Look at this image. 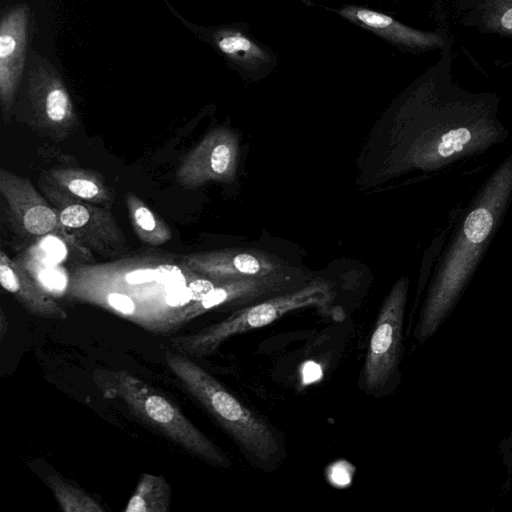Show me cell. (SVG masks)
Segmentation results:
<instances>
[{"label":"cell","instance_id":"cell-1","mask_svg":"<svg viewBox=\"0 0 512 512\" xmlns=\"http://www.w3.org/2000/svg\"><path fill=\"white\" fill-rule=\"evenodd\" d=\"M216 285L173 254L145 252L76 264L63 293L70 301L100 307L152 333H168L183 326L186 307Z\"/></svg>","mask_w":512,"mask_h":512},{"label":"cell","instance_id":"cell-2","mask_svg":"<svg viewBox=\"0 0 512 512\" xmlns=\"http://www.w3.org/2000/svg\"><path fill=\"white\" fill-rule=\"evenodd\" d=\"M402 107L414 128L406 161L426 171L482 154L508 137L495 97L462 91L430 73L408 90Z\"/></svg>","mask_w":512,"mask_h":512},{"label":"cell","instance_id":"cell-3","mask_svg":"<svg viewBox=\"0 0 512 512\" xmlns=\"http://www.w3.org/2000/svg\"><path fill=\"white\" fill-rule=\"evenodd\" d=\"M512 201V154L480 187L435 270L412 336L427 342L450 316L488 249Z\"/></svg>","mask_w":512,"mask_h":512},{"label":"cell","instance_id":"cell-4","mask_svg":"<svg viewBox=\"0 0 512 512\" xmlns=\"http://www.w3.org/2000/svg\"><path fill=\"white\" fill-rule=\"evenodd\" d=\"M165 361L186 390L235 442L250 465L272 472L283 464L287 454L280 430L247 407L187 355L168 350Z\"/></svg>","mask_w":512,"mask_h":512},{"label":"cell","instance_id":"cell-5","mask_svg":"<svg viewBox=\"0 0 512 512\" xmlns=\"http://www.w3.org/2000/svg\"><path fill=\"white\" fill-rule=\"evenodd\" d=\"M334 297L333 285L315 280L294 290L273 295L246 306L220 322L189 335L172 337L175 351L193 357L214 353L227 339L265 327L292 311L308 307H326Z\"/></svg>","mask_w":512,"mask_h":512},{"label":"cell","instance_id":"cell-6","mask_svg":"<svg viewBox=\"0 0 512 512\" xmlns=\"http://www.w3.org/2000/svg\"><path fill=\"white\" fill-rule=\"evenodd\" d=\"M105 393L120 397L147 424L211 465L228 468V456L199 430L169 399L124 370L114 371L103 385Z\"/></svg>","mask_w":512,"mask_h":512},{"label":"cell","instance_id":"cell-7","mask_svg":"<svg viewBox=\"0 0 512 512\" xmlns=\"http://www.w3.org/2000/svg\"><path fill=\"white\" fill-rule=\"evenodd\" d=\"M408 287L406 277L395 282L378 311L369 339L360 386L375 399L393 394L402 379Z\"/></svg>","mask_w":512,"mask_h":512},{"label":"cell","instance_id":"cell-8","mask_svg":"<svg viewBox=\"0 0 512 512\" xmlns=\"http://www.w3.org/2000/svg\"><path fill=\"white\" fill-rule=\"evenodd\" d=\"M43 195L56 209L66 231L89 253L104 258L123 256L128 245L110 207L78 199L50 183L39 181Z\"/></svg>","mask_w":512,"mask_h":512},{"label":"cell","instance_id":"cell-9","mask_svg":"<svg viewBox=\"0 0 512 512\" xmlns=\"http://www.w3.org/2000/svg\"><path fill=\"white\" fill-rule=\"evenodd\" d=\"M0 194L22 234L31 238L57 237L83 258L91 259V253L66 231L56 209L28 178L1 167Z\"/></svg>","mask_w":512,"mask_h":512},{"label":"cell","instance_id":"cell-10","mask_svg":"<svg viewBox=\"0 0 512 512\" xmlns=\"http://www.w3.org/2000/svg\"><path fill=\"white\" fill-rule=\"evenodd\" d=\"M238 138L225 127H219L202 138L181 160L175 174L185 189H197L210 182L233 180L238 162Z\"/></svg>","mask_w":512,"mask_h":512},{"label":"cell","instance_id":"cell-11","mask_svg":"<svg viewBox=\"0 0 512 512\" xmlns=\"http://www.w3.org/2000/svg\"><path fill=\"white\" fill-rule=\"evenodd\" d=\"M208 34L213 46L245 81L263 80L278 67L277 53L259 40L247 23L219 26Z\"/></svg>","mask_w":512,"mask_h":512},{"label":"cell","instance_id":"cell-12","mask_svg":"<svg viewBox=\"0 0 512 512\" xmlns=\"http://www.w3.org/2000/svg\"><path fill=\"white\" fill-rule=\"evenodd\" d=\"M301 1L307 6L333 13L401 51L421 52L442 45V38L438 34L414 29L389 14L364 5L343 3L328 6L308 0Z\"/></svg>","mask_w":512,"mask_h":512},{"label":"cell","instance_id":"cell-13","mask_svg":"<svg viewBox=\"0 0 512 512\" xmlns=\"http://www.w3.org/2000/svg\"><path fill=\"white\" fill-rule=\"evenodd\" d=\"M182 261L195 273L218 284L242 278L286 275L282 264L258 251L195 252L184 255Z\"/></svg>","mask_w":512,"mask_h":512},{"label":"cell","instance_id":"cell-14","mask_svg":"<svg viewBox=\"0 0 512 512\" xmlns=\"http://www.w3.org/2000/svg\"><path fill=\"white\" fill-rule=\"evenodd\" d=\"M31 92L34 129L56 142L67 139L75 131L78 120L63 85L45 81L37 83Z\"/></svg>","mask_w":512,"mask_h":512},{"label":"cell","instance_id":"cell-15","mask_svg":"<svg viewBox=\"0 0 512 512\" xmlns=\"http://www.w3.org/2000/svg\"><path fill=\"white\" fill-rule=\"evenodd\" d=\"M0 284L11 293L30 314L46 318L64 320L67 311L53 296L18 262L4 251L0 252Z\"/></svg>","mask_w":512,"mask_h":512},{"label":"cell","instance_id":"cell-16","mask_svg":"<svg viewBox=\"0 0 512 512\" xmlns=\"http://www.w3.org/2000/svg\"><path fill=\"white\" fill-rule=\"evenodd\" d=\"M64 192L92 204L110 207L114 193L98 172L78 167L52 168L43 175Z\"/></svg>","mask_w":512,"mask_h":512},{"label":"cell","instance_id":"cell-17","mask_svg":"<svg viewBox=\"0 0 512 512\" xmlns=\"http://www.w3.org/2000/svg\"><path fill=\"white\" fill-rule=\"evenodd\" d=\"M124 199L134 233L142 243L160 246L172 238L170 227L136 194L128 192Z\"/></svg>","mask_w":512,"mask_h":512},{"label":"cell","instance_id":"cell-18","mask_svg":"<svg viewBox=\"0 0 512 512\" xmlns=\"http://www.w3.org/2000/svg\"><path fill=\"white\" fill-rule=\"evenodd\" d=\"M171 487L163 476L145 473L128 501L125 512H168Z\"/></svg>","mask_w":512,"mask_h":512},{"label":"cell","instance_id":"cell-19","mask_svg":"<svg viewBox=\"0 0 512 512\" xmlns=\"http://www.w3.org/2000/svg\"><path fill=\"white\" fill-rule=\"evenodd\" d=\"M46 483L65 512H103L104 508L89 494L56 473L46 477Z\"/></svg>","mask_w":512,"mask_h":512},{"label":"cell","instance_id":"cell-20","mask_svg":"<svg viewBox=\"0 0 512 512\" xmlns=\"http://www.w3.org/2000/svg\"><path fill=\"white\" fill-rule=\"evenodd\" d=\"M19 48L17 37L10 31L5 30L4 27L0 36V59L1 64L11 59Z\"/></svg>","mask_w":512,"mask_h":512},{"label":"cell","instance_id":"cell-21","mask_svg":"<svg viewBox=\"0 0 512 512\" xmlns=\"http://www.w3.org/2000/svg\"><path fill=\"white\" fill-rule=\"evenodd\" d=\"M499 454L509 475L512 474V423L509 433L499 444Z\"/></svg>","mask_w":512,"mask_h":512},{"label":"cell","instance_id":"cell-22","mask_svg":"<svg viewBox=\"0 0 512 512\" xmlns=\"http://www.w3.org/2000/svg\"><path fill=\"white\" fill-rule=\"evenodd\" d=\"M500 23L505 30L512 31V6L502 13Z\"/></svg>","mask_w":512,"mask_h":512}]
</instances>
